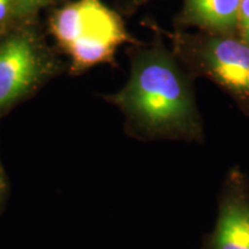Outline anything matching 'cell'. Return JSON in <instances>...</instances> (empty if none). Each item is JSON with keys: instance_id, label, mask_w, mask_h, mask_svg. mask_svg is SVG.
Here are the masks:
<instances>
[{"instance_id": "cell-1", "label": "cell", "mask_w": 249, "mask_h": 249, "mask_svg": "<svg viewBox=\"0 0 249 249\" xmlns=\"http://www.w3.org/2000/svg\"><path fill=\"white\" fill-rule=\"evenodd\" d=\"M108 99L124 112L134 129L148 138L191 142L203 139L192 89L160 49L138 53L126 86Z\"/></svg>"}, {"instance_id": "cell-2", "label": "cell", "mask_w": 249, "mask_h": 249, "mask_svg": "<svg viewBox=\"0 0 249 249\" xmlns=\"http://www.w3.org/2000/svg\"><path fill=\"white\" fill-rule=\"evenodd\" d=\"M49 33L68 59L70 74H81L113 60L117 49L130 42L124 21L103 0H71L53 9Z\"/></svg>"}, {"instance_id": "cell-3", "label": "cell", "mask_w": 249, "mask_h": 249, "mask_svg": "<svg viewBox=\"0 0 249 249\" xmlns=\"http://www.w3.org/2000/svg\"><path fill=\"white\" fill-rule=\"evenodd\" d=\"M64 67L37 17L11 18L0 26V113L37 91Z\"/></svg>"}, {"instance_id": "cell-4", "label": "cell", "mask_w": 249, "mask_h": 249, "mask_svg": "<svg viewBox=\"0 0 249 249\" xmlns=\"http://www.w3.org/2000/svg\"><path fill=\"white\" fill-rule=\"evenodd\" d=\"M201 249H249V176L240 166L230 167L224 177L214 225Z\"/></svg>"}, {"instance_id": "cell-5", "label": "cell", "mask_w": 249, "mask_h": 249, "mask_svg": "<svg viewBox=\"0 0 249 249\" xmlns=\"http://www.w3.org/2000/svg\"><path fill=\"white\" fill-rule=\"evenodd\" d=\"M203 59L213 79L249 107V44L231 38L213 39L205 46Z\"/></svg>"}, {"instance_id": "cell-6", "label": "cell", "mask_w": 249, "mask_h": 249, "mask_svg": "<svg viewBox=\"0 0 249 249\" xmlns=\"http://www.w3.org/2000/svg\"><path fill=\"white\" fill-rule=\"evenodd\" d=\"M241 0H186L189 18L204 28L226 31L236 27Z\"/></svg>"}, {"instance_id": "cell-7", "label": "cell", "mask_w": 249, "mask_h": 249, "mask_svg": "<svg viewBox=\"0 0 249 249\" xmlns=\"http://www.w3.org/2000/svg\"><path fill=\"white\" fill-rule=\"evenodd\" d=\"M57 0H13V18L37 17L40 9L52 5Z\"/></svg>"}, {"instance_id": "cell-8", "label": "cell", "mask_w": 249, "mask_h": 249, "mask_svg": "<svg viewBox=\"0 0 249 249\" xmlns=\"http://www.w3.org/2000/svg\"><path fill=\"white\" fill-rule=\"evenodd\" d=\"M238 24L241 28L244 40L249 44V0H241Z\"/></svg>"}, {"instance_id": "cell-9", "label": "cell", "mask_w": 249, "mask_h": 249, "mask_svg": "<svg viewBox=\"0 0 249 249\" xmlns=\"http://www.w3.org/2000/svg\"><path fill=\"white\" fill-rule=\"evenodd\" d=\"M13 18V0H0V26Z\"/></svg>"}, {"instance_id": "cell-10", "label": "cell", "mask_w": 249, "mask_h": 249, "mask_svg": "<svg viewBox=\"0 0 249 249\" xmlns=\"http://www.w3.org/2000/svg\"><path fill=\"white\" fill-rule=\"evenodd\" d=\"M134 1H136V2H139V1H142V0H134Z\"/></svg>"}]
</instances>
